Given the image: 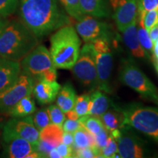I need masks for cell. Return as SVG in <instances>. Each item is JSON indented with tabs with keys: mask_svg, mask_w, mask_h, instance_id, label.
Masks as SVG:
<instances>
[{
	"mask_svg": "<svg viewBox=\"0 0 158 158\" xmlns=\"http://www.w3.org/2000/svg\"><path fill=\"white\" fill-rule=\"evenodd\" d=\"M153 56H154V61L158 62V38L157 40L154 43L153 45Z\"/></svg>",
	"mask_w": 158,
	"mask_h": 158,
	"instance_id": "41",
	"label": "cell"
},
{
	"mask_svg": "<svg viewBox=\"0 0 158 158\" xmlns=\"http://www.w3.org/2000/svg\"><path fill=\"white\" fill-rule=\"evenodd\" d=\"M118 152L117 142L111 135L108 136L106 145L101 149L102 157H112L114 154Z\"/></svg>",
	"mask_w": 158,
	"mask_h": 158,
	"instance_id": "33",
	"label": "cell"
},
{
	"mask_svg": "<svg viewBox=\"0 0 158 158\" xmlns=\"http://www.w3.org/2000/svg\"><path fill=\"white\" fill-rule=\"evenodd\" d=\"M108 138V131L106 128H104L102 130H100L98 133L94 135V141L95 144L99 149H102L106 145Z\"/></svg>",
	"mask_w": 158,
	"mask_h": 158,
	"instance_id": "35",
	"label": "cell"
},
{
	"mask_svg": "<svg viewBox=\"0 0 158 158\" xmlns=\"http://www.w3.org/2000/svg\"><path fill=\"white\" fill-rule=\"evenodd\" d=\"M32 94L40 105L50 104L56 100L61 89V85L55 81H49L45 78L34 81Z\"/></svg>",
	"mask_w": 158,
	"mask_h": 158,
	"instance_id": "15",
	"label": "cell"
},
{
	"mask_svg": "<svg viewBox=\"0 0 158 158\" xmlns=\"http://www.w3.org/2000/svg\"><path fill=\"white\" fill-rule=\"evenodd\" d=\"M65 114H66L67 117H68V118H69V119L78 120L79 117H80V116L78 115V114H77L73 109H71L70 110H68V111L66 112Z\"/></svg>",
	"mask_w": 158,
	"mask_h": 158,
	"instance_id": "40",
	"label": "cell"
},
{
	"mask_svg": "<svg viewBox=\"0 0 158 158\" xmlns=\"http://www.w3.org/2000/svg\"><path fill=\"white\" fill-rule=\"evenodd\" d=\"M20 64L21 73L30 76L34 81L39 78L49 81L56 80V68L53 64L50 52L44 45H37L20 61Z\"/></svg>",
	"mask_w": 158,
	"mask_h": 158,
	"instance_id": "5",
	"label": "cell"
},
{
	"mask_svg": "<svg viewBox=\"0 0 158 158\" xmlns=\"http://www.w3.org/2000/svg\"><path fill=\"white\" fill-rule=\"evenodd\" d=\"M69 16L76 21H80L85 15L80 5V0H59Z\"/></svg>",
	"mask_w": 158,
	"mask_h": 158,
	"instance_id": "25",
	"label": "cell"
},
{
	"mask_svg": "<svg viewBox=\"0 0 158 158\" xmlns=\"http://www.w3.org/2000/svg\"><path fill=\"white\" fill-rule=\"evenodd\" d=\"M122 32L124 43L132 56L137 59L149 58V55L143 48L138 40V19L134 20Z\"/></svg>",
	"mask_w": 158,
	"mask_h": 158,
	"instance_id": "16",
	"label": "cell"
},
{
	"mask_svg": "<svg viewBox=\"0 0 158 158\" xmlns=\"http://www.w3.org/2000/svg\"><path fill=\"white\" fill-rule=\"evenodd\" d=\"M100 117L108 133L121 128L123 123V114L117 108H115L114 110H108Z\"/></svg>",
	"mask_w": 158,
	"mask_h": 158,
	"instance_id": "23",
	"label": "cell"
},
{
	"mask_svg": "<svg viewBox=\"0 0 158 158\" xmlns=\"http://www.w3.org/2000/svg\"><path fill=\"white\" fill-rule=\"evenodd\" d=\"M89 102V94H83L79 96H76V101H75V104L73 109L78 114L79 116L87 115Z\"/></svg>",
	"mask_w": 158,
	"mask_h": 158,
	"instance_id": "28",
	"label": "cell"
},
{
	"mask_svg": "<svg viewBox=\"0 0 158 158\" xmlns=\"http://www.w3.org/2000/svg\"><path fill=\"white\" fill-rule=\"evenodd\" d=\"M149 34L150 38H151L152 41L154 44V43H155L158 38V25L155 26V27L150 29L149 31Z\"/></svg>",
	"mask_w": 158,
	"mask_h": 158,
	"instance_id": "39",
	"label": "cell"
},
{
	"mask_svg": "<svg viewBox=\"0 0 158 158\" xmlns=\"http://www.w3.org/2000/svg\"></svg>",
	"mask_w": 158,
	"mask_h": 158,
	"instance_id": "47",
	"label": "cell"
},
{
	"mask_svg": "<svg viewBox=\"0 0 158 158\" xmlns=\"http://www.w3.org/2000/svg\"><path fill=\"white\" fill-rule=\"evenodd\" d=\"M56 148L59 153L61 158L74 157L73 147H70V146L66 145V144L61 143Z\"/></svg>",
	"mask_w": 158,
	"mask_h": 158,
	"instance_id": "36",
	"label": "cell"
},
{
	"mask_svg": "<svg viewBox=\"0 0 158 158\" xmlns=\"http://www.w3.org/2000/svg\"><path fill=\"white\" fill-rule=\"evenodd\" d=\"M138 19L141 20L145 29L149 31L152 27L158 25V11L157 10L147 11L143 15H138Z\"/></svg>",
	"mask_w": 158,
	"mask_h": 158,
	"instance_id": "31",
	"label": "cell"
},
{
	"mask_svg": "<svg viewBox=\"0 0 158 158\" xmlns=\"http://www.w3.org/2000/svg\"><path fill=\"white\" fill-rule=\"evenodd\" d=\"M2 157L7 158H38L41 157L36 147L21 138H15L3 142Z\"/></svg>",
	"mask_w": 158,
	"mask_h": 158,
	"instance_id": "14",
	"label": "cell"
},
{
	"mask_svg": "<svg viewBox=\"0 0 158 158\" xmlns=\"http://www.w3.org/2000/svg\"><path fill=\"white\" fill-rule=\"evenodd\" d=\"M154 64H155V70L158 73V62L157 61H154Z\"/></svg>",
	"mask_w": 158,
	"mask_h": 158,
	"instance_id": "44",
	"label": "cell"
},
{
	"mask_svg": "<svg viewBox=\"0 0 158 158\" xmlns=\"http://www.w3.org/2000/svg\"><path fill=\"white\" fill-rule=\"evenodd\" d=\"M97 68V89L105 93H111L110 77L113 68V55L111 51H94Z\"/></svg>",
	"mask_w": 158,
	"mask_h": 158,
	"instance_id": "13",
	"label": "cell"
},
{
	"mask_svg": "<svg viewBox=\"0 0 158 158\" xmlns=\"http://www.w3.org/2000/svg\"><path fill=\"white\" fill-rule=\"evenodd\" d=\"M62 127L54 124H49L40 131V140L56 148L62 143Z\"/></svg>",
	"mask_w": 158,
	"mask_h": 158,
	"instance_id": "21",
	"label": "cell"
},
{
	"mask_svg": "<svg viewBox=\"0 0 158 158\" xmlns=\"http://www.w3.org/2000/svg\"><path fill=\"white\" fill-rule=\"evenodd\" d=\"M118 142V152L122 158H142L147 157L146 143L134 133L131 127L123 126Z\"/></svg>",
	"mask_w": 158,
	"mask_h": 158,
	"instance_id": "11",
	"label": "cell"
},
{
	"mask_svg": "<svg viewBox=\"0 0 158 158\" xmlns=\"http://www.w3.org/2000/svg\"><path fill=\"white\" fill-rule=\"evenodd\" d=\"M71 70L77 80L84 86L92 89L97 88L96 60L92 43H85Z\"/></svg>",
	"mask_w": 158,
	"mask_h": 158,
	"instance_id": "7",
	"label": "cell"
},
{
	"mask_svg": "<svg viewBox=\"0 0 158 158\" xmlns=\"http://www.w3.org/2000/svg\"><path fill=\"white\" fill-rule=\"evenodd\" d=\"M110 99L100 90L94 91L90 94V102L87 115L100 116L109 109Z\"/></svg>",
	"mask_w": 158,
	"mask_h": 158,
	"instance_id": "19",
	"label": "cell"
},
{
	"mask_svg": "<svg viewBox=\"0 0 158 158\" xmlns=\"http://www.w3.org/2000/svg\"><path fill=\"white\" fill-rule=\"evenodd\" d=\"M34 79L21 73L14 84L0 92V114H8L21 99L32 94Z\"/></svg>",
	"mask_w": 158,
	"mask_h": 158,
	"instance_id": "9",
	"label": "cell"
},
{
	"mask_svg": "<svg viewBox=\"0 0 158 158\" xmlns=\"http://www.w3.org/2000/svg\"><path fill=\"white\" fill-rule=\"evenodd\" d=\"M152 10L158 11V0H138V15H144Z\"/></svg>",
	"mask_w": 158,
	"mask_h": 158,
	"instance_id": "34",
	"label": "cell"
},
{
	"mask_svg": "<svg viewBox=\"0 0 158 158\" xmlns=\"http://www.w3.org/2000/svg\"><path fill=\"white\" fill-rule=\"evenodd\" d=\"M0 130H1V129H0ZM0 135H1V132H0Z\"/></svg>",
	"mask_w": 158,
	"mask_h": 158,
	"instance_id": "46",
	"label": "cell"
},
{
	"mask_svg": "<svg viewBox=\"0 0 158 158\" xmlns=\"http://www.w3.org/2000/svg\"><path fill=\"white\" fill-rule=\"evenodd\" d=\"M50 52L56 69L71 70L80 54L81 40L73 26L61 27L51 37Z\"/></svg>",
	"mask_w": 158,
	"mask_h": 158,
	"instance_id": "3",
	"label": "cell"
},
{
	"mask_svg": "<svg viewBox=\"0 0 158 158\" xmlns=\"http://www.w3.org/2000/svg\"><path fill=\"white\" fill-rule=\"evenodd\" d=\"M81 124L79 122V120H72L68 119L64 120V123L62 125V130L64 132H68V133H74Z\"/></svg>",
	"mask_w": 158,
	"mask_h": 158,
	"instance_id": "37",
	"label": "cell"
},
{
	"mask_svg": "<svg viewBox=\"0 0 158 158\" xmlns=\"http://www.w3.org/2000/svg\"><path fill=\"white\" fill-rule=\"evenodd\" d=\"M31 116H32V120L35 126L39 131L51 123L47 108H42L37 110Z\"/></svg>",
	"mask_w": 158,
	"mask_h": 158,
	"instance_id": "29",
	"label": "cell"
},
{
	"mask_svg": "<svg viewBox=\"0 0 158 158\" xmlns=\"http://www.w3.org/2000/svg\"><path fill=\"white\" fill-rule=\"evenodd\" d=\"M38 43V38L21 21H8L0 34V58L20 62Z\"/></svg>",
	"mask_w": 158,
	"mask_h": 158,
	"instance_id": "2",
	"label": "cell"
},
{
	"mask_svg": "<svg viewBox=\"0 0 158 158\" xmlns=\"http://www.w3.org/2000/svg\"><path fill=\"white\" fill-rule=\"evenodd\" d=\"M153 102H155V104H157V106H158V94H157V97H156V98L155 99V100H153Z\"/></svg>",
	"mask_w": 158,
	"mask_h": 158,
	"instance_id": "45",
	"label": "cell"
},
{
	"mask_svg": "<svg viewBox=\"0 0 158 158\" xmlns=\"http://www.w3.org/2000/svg\"><path fill=\"white\" fill-rule=\"evenodd\" d=\"M2 138L3 142L21 138L36 147L40 141V131L35 126L31 115L12 117L3 126Z\"/></svg>",
	"mask_w": 158,
	"mask_h": 158,
	"instance_id": "8",
	"label": "cell"
},
{
	"mask_svg": "<svg viewBox=\"0 0 158 158\" xmlns=\"http://www.w3.org/2000/svg\"><path fill=\"white\" fill-rule=\"evenodd\" d=\"M117 109L123 114L122 127L138 130L158 144V108L132 103Z\"/></svg>",
	"mask_w": 158,
	"mask_h": 158,
	"instance_id": "4",
	"label": "cell"
},
{
	"mask_svg": "<svg viewBox=\"0 0 158 158\" xmlns=\"http://www.w3.org/2000/svg\"><path fill=\"white\" fill-rule=\"evenodd\" d=\"M48 157L51 158H61L60 155H59V153L57 151L56 148H53L49 152Z\"/></svg>",
	"mask_w": 158,
	"mask_h": 158,
	"instance_id": "43",
	"label": "cell"
},
{
	"mask_svg": "<svg viewBox=\"0 0 158 158\" xmlns=\"http://www.w3.org/2000/svg\"><path fill=\"white\" fill-rule=\"evenodd\" d=\"M47 109H48L51 123L62 127L63 123L65 120L64 112L60 109V108L57 105H51L47 108Z\"/></svg>",
	"mask_w": 158,
	"mask_h": 158,
	"instance_id": "30",
	"label": "cell"
},
{
	"mask_svg": "<svg viewBox=\"0 0 158 158\" xmlns=\"http://www.w3.org/2000/svg\"><path fill=\"white\" fill-rule=\"evenodd\" d=\"M20 0H0V15L7 17L13 14L19 7Z\"/></svg>",
	"mask_w": 158,
	"mask_h": 158,
	"instance_id": "32",
	"label": "cell"
},
{
	"mask_svg": "<svg viewBox=\"0 0 158 158\" xmlns=\"http://www.w3.org/2000/svg\"><path fill=\"white\" fill-rule=\"evenodd\" d=\"M80 5L85 15L98 19L108 18L110 15L109 0H80Z\"/></svg>",
	"mask_w": 158,
	"mask_h": 158,
	"instance_id": "18",
	"label": "cell"
},
{
	"mask_svg": "<svg viewBox=\"0 0 158 158\" xmlns=\"http://www.w3.org/2000/svg\"><path fill=\"white\" fill-rule=\"evenodd\" d=\"M8 21H9L7 19V17H4L0 15V34L5 27V26L7 25V23H8Z\"/></svg>",
	"mask_w": 158,
	"mask_h": 158,
	"instance_id": "42",
	"label": "cell"
},
{
	"mask_svg": "<svg viewBox=\"0 0 158 158\" xmlns=\"http://www.w3.org/2000/svg\"><path fill=\"white\" fill-rule=\"evenodd\" d=\"M116 27L123 31L138 15V0H109Z\"/></svg>",
	"mask_w": 158,
	"mask_h": 158,
	"instance_id": "12",
	"label": "cell"
},
{
	"mask_svg": "<svg viewBox=\"0 0 158 158\" xmlns=\"http://www.w3.org/2000/svg\"><path fill=\"white\" fill-rule=\"evenodd\" d=\"M76 29L85 43H92L100 38L110 40L113 39V31L110 26L91 15H86L78 21L76 25Z\"/></svg>",
	"mask_w": 158,
	"mask_h": 158,
	"instance_id": "10",
	"label": "cell"
},
{
	"mask_svg": "<svg viewBox=\"0 0 158 158\" xmlns=\"http://www.w3.org/2000/svg\"><path fill=\"white\" fill-rule=\"evenodd\" d=\"M21 73L20 62L0 58V92L14 84Z\"/></svg>",
	"mask_w": 158,
	"mask_h": 158,
	"instance_id": "17",
	"label": "cell"
},
{
	"mask_svg": "<svg viewBox=\"0 0 158 158\" xmlns=\"http://www.w3.org/2000/svg\"><path fill=\"white\" fill-rule=\"evenodd\" d=\"M79 122L91 133L96 135L104 128V125L100 116L84 115L79 118Z\"/></svg>",
	"mask_w": 158,
	"mask_h": 158,
	"instance_id": "26",
	"label": "cell"
},
{
	"mask_svg": "<svg viewBox=\"0 0 158 158\" xmlns=\"http://www.w3.org/2000/svg\"><path fill=\"white\" fill-rule=\"evenodd\" d=\"M119 79L124 85L133 89L144 98L153 101L157 96V88L132 59L122 60Z\"/></svg>",
	"mask_w": 158,
	"mask_h": 158,
	"instance_id": "6",
	"label": "cell"
},
{
	"mask_svg": "<svg viewBox=\"0 0 158 158\" xmlns=\"http://www.w3.org/2000/svg\"><path fill=\"white\" fill-rule=\"evenodd\" d=\"M59 0H20L21 21L37 38L70 24L68 13Z\"/></svg>",
	"mask_w": 158,
	"mask_h": 158,
	"instance_id": "1",
	"label": "cell"
},
{
	"mask_svg": "<svg viewBox=\"0 0 158 158\" xmlns=\"http://www.w3.org/2000/svg\"><path fill=\"white\" fill-rule=\"evenodd\" d=\"M74 145L75 148H84L91 147H93L96 146L94 141V135L89 132L86 128L81 125L74 133Z\"/></svg>",
	"mask_w": 158,
	"mask_h": 158,
	"instance_id": "24",
	"label": "cell"
},
{
	"mask_svg": "<svg viewBox=\"0 0 158 158\" xmlns=\"http://www.w3.org/2000/svg\"><path fill=\"white\" fill-rule=\"evenodd\" d=\"M36 111V106L31 95H27L19 100L8 114L11 117H24Z\"/></svg>",
	"mask_w": 158,
	"mask_h": 158,
	"instance_id": "22",
	"label": "cell"
},
{
	"mask_svg": "<svg viewBox=\"0 0 158 158\" xmlns=\"http://www.w3.org/2000/svg\"><path fill=\"white\" fill-rule=\"evenodd\" d=\"M56 98V105L64 114L73 109L76 101V94L72 84L68 82L61 87Z\"/></svg>",
	"mask_w": 158,
	"mask_h": 158,
	"instance_id": "20",
	"label": "cell"
},
{
	"mask_svg": "<svg viewBox=\"0 0 158 158\" xmlns=\"http://www.w3.org/2000/svg\"><path fill=\"white\" fill-rule=\"evenodd\" d=\"M62 143L70 147H73L74 145V137L73 133L68 132H64L62 137Z\"/></svg>",
	"mask_w": 158,
	"mask_h": 158,
	"instance_id": "38",
	"label": "cell"
},
{
	"mask_svg": "<svg viewBox=\"0 0 158 158\" xmlns=\"http://www.w3.org/2000/svg\"><path fill=\"white\" fill-rule=\"evenodd\" d=\"M138 37L140 44L148 54H153V42L150 38L149 31L145 29L141 20H138ZM150 56V55H149Z\"/></svg>",
	"mask_w": 158,
	"mask_h": 158,
	"instance_id": "27",
	"label": "cell"
}]
</instances>
